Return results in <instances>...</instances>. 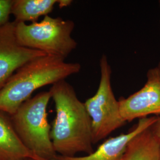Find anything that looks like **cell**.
Returning a JSON list of instances; mask_svg holds the SVG:
<instances>
[{
	"instance_id": "obj_8",
	"label": "cell",
	"mask_w": 160,
	"mask_h": 160,
	"mask_svg": "<svg viewBox=\"0 0 160 160\" xmlns=\"http://www.w3.org/2000/svg\"><path fill=\"white\" fill-rule=\"evenodd\" d=\"M157 118L158 116H150L140 119L128 133L109 138L91 154L84 157H66L57 154L51 160H122L132 139L153 125Z\"/></svg>"
},
{
	"instance_id": "obj_5",
	"label": "cell",
	"mask_w": 160,
	"mask_h": 160,
	"mask_svg": "<svg viewBox=\"0 0 160 160\" xmlns=\"http://www.w3.org/2000/svg\"><path fill=\"white\" fill-rule=\"evenodd\" d=\"M100 79L96 93L84 103L92 123L93 143L107 137L115 130L126 124L120 113L119 100L112 87V70L108 57L100 59Z\"/></svg>"
},
{
	"instance_id": "obj_9",
	"label": "cell",
	"mask_w": 160,
	"mask_h": 160,
	"mask_svg": "<svg viewBox=\"0 0 160 160\" xmlns=\"http://www.w3.org/2000/svg\"><path fill=\"white\" fill-rule=\"evenodd\" d=\"M39 160L26 148L14 131L10 115L0 111V160Z\"/></svg>"
},
{
	"instance_id": "obj_10",
	"label": "cell",
	"mask_w": 160,
	"mask_h": 160,
	"mask_svg": "<svg viewBox=\"0 0 160 160\" xmlns=\"http://www.w3.org/2000/svg\"><path fill=\"white\" fill-rule=\"evenodd\" d=\"M151 127L132 139L122 160H160V139Z\"/></svg>"
},
{
	"instance_id": "obj_6",
	"label": "cell",
	"mask_w": 160,
	"mask_h": 160,
	"mask_svg": "<svg viewBox=\"0 0 160 160\" xmlns=\"http://www.w3.org/2000/svg\"><path fill=\"white\" fill-rule=\"evenodd\" d=\"M120 113L126 122L160 114V68L149 69L143 87L119 100Z\"/></svg>"
},
{
	"instance_id": "obj_1",
	"label": "cell",
	"mask_w": 160,
	"mask_h": 160,
	"mask_svg": "<svg viewBox=\"0 0 160 160\" xmlns=\"http://www.w3.org/2000/svg\"><path fill=\"white\" fill-rule=\"evenodd\" d=\"M49 92L56 110L51 138L57 154L66 157L79 152L91 154L94 151L92 119L85 104L66 80L53 84Z\"/></svg>"
},
{
	"instance_id": "obj_11",
	"label": "cell",
	"mask_w": 160,
	"mask_h": 160,
	"mask_svg": "<svg viewBox=\"0 0 160 160\" xmlns=\"http://www.w3.org/2000/svg\"><path fill=\"white\" fill-rule=\"evenodd\" d=\"M59 0H12L11 15L15 22H37L39 17L51 13Z\"/></svg>"
},
{
	"instance_id": "obj_12",
	"label": "cell",
	"mask_w": 160,
	"mask_h": 160,
	"mask_svg": "<svg viewBox=\"0 0 160 160\" xmlns=\"http://www.w3.org/2000/svg\"><path fill=\"white\" fill-rule=\"evenodd\" d=\"M12 0H0V28L10 22Z\"/></svg>"
},
{
	"instance_id": "obj_7",
	"label": "cell",
	"mask_w": 160,
	"mask_h": 160,
	"mask_svg": "<svg viewBox=\"0 0 160 160\" xmlns=\"http://www.w3.org/2000/svg\"><path fill=\"white\" fill-rule=\"evenodd\" d=\"M15 25L14 21L10 22L0 28V91L17 69L35 58L46 55L19 45Z\"/></svg>"
},
{
	"instance_id": "obj_14",
	"label": "cell",
	"mask_w": 160,
	"mask_h": 160,
	"mask_svg": "<svg viewBox=\"0 0 160 160\" xmlns=\"http://www.w3.org/2000/svg\"><path fill=\"white\" fill-rule=\"evenodd\" d=\"M72 1L70 0H59L58 6L60 8L65 7L67 6H69L72 3Z\"/></svg>"
},
{
	"instance_id": "obj_4",
	"label": "cell",
	"mask_w": 160,
	"mask_h": 160,
	"mask_svg": "<svg viewBox=\"0 0 160 160\" xmlns=\"http://www.w3.org/2000/svg\"><path fill=\"white\" fill-rule=\"evenodd\" d=\"M15 23L17 42L24 48L65 59L77 47L71 36L75 24L71 20L48 15L39 22Z\"/></svg>"
},
{
	"instance_id": "obj_16",
	"label": "cell",
	"mask_w": 160,
	"mask_h": 160,
	"mask_svg": "<svg viewBox=\"0 0 160 160\" xmlns=\"http://www.w3.org/2000/svg\"><path fill=\"white\" fill-rule=\"evenodd\" d=\"M158 67L160 68V62H159V63H158Z\"/></svg>"
},
{
	"instance_id": "obj_15",
	"label": "cell",
	"mask_w": 160,
	"mask_h": 160,
	"mask_svg": "<svg viewBox=\"0 0 160 160\" xmlns=\"http://www.w3.org/2000/svg\"><path fill=\"white\" fill-rule=\"evenodd\" d=\"M36 160L33 159V158H24L23 160Z\"/></svg>"
},
{
	"instance_id": "obj_17",
	"label": "cell",
	"mask_w": 160,
	"mask_h": 160,
	"mask_svg": "<svg viewBox=\"0 0 160 160\" xmlns=\"http://www.w3.org/2000/svg\"><path fill=\"white\" fill-rule=\"evenodd\" d=\"M159 5H160V1H159Z\"/></svg>"
},
{
	"instance_id": "obj_3",
	"label": "cell",
	"mask_w": 160,
	"mask_h": 160,
	"mask_svg": "<svg viewBox=\"0 0 160 160\" xmlns=\"http://www.w3.org/2000/svg\"><path fill=\"white\" fill-rule=\"evenodd\" d=\"M51 92H40L30 97L10 116L12 125L24 146L39 160H51L57 155L51 138V126L47 107Z\"/></svg>"
},
{
	"instance_id": "obj_18",
	"label": "cell",
	"mask_w": 160,
	"mask_h": 160,
	"mask_svg": "<svg viewBox=\"0 0 160 160\" xmlns=\"http://www.w3.org/2000/svg\"></svg>"
},
{
	"instance_id": "obj_13",
	"label": "cell",
	"mask_w": 160,
	"mask_h": 160,
	"mask_svg": "<svg viewBox=\"0 0 160 160\" xmlns=\"http://www.w3.org/2000/svg\"><path fill=\"white\" fill-rule=\"evenodd\" d=\"M151 129L155 135L160 139V116L158 117L157 120L151 127Z\"/></svg>"
},
{
	"instance_id": "obj_2",
	"label": "cell",
	"mask_w": 160,
	"mask_h": 160,
	"mask_svg": "<svg viewBox=\"0 0 160 160\" xmlns=\"http://www.w3.org/2000/svg\"><path fill=\"white\" fill-rule=\"evenodd\" d=\"M65 60L46 55L17 69L0 91V111L11 116L36 90L52 86L81 71L80 63L66 62Z\"/></svg>"
}]
</instances>
